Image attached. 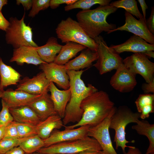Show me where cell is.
<instances>
[{
	"label": "cell",
	"instance_id": "6",
	"mask_svg": "<svg viewBox=\"0 0 154 154\" xmlns=\"http://www.w3.org/2000/svg\"><path fill=\"white\" fill-rule=\"evenodd\" d=\"M25 12L20 20L16 17L9 18V24L5 31L7 43L11 45L14 49L23 46H38L33 39L32 28L24 22Z\"/></svg>",
	"mask_w": 154,
	"mask_h": 154
},
{
	"label": "cell",
	"instance_id": "50",
	"mask_svg": "<svg viewBox=\"0 0 154 154\" xmlns=\"http://www.w3.org/2000/svg\"><path fill=\"white\" fill-rule=\"evenodd\" d=\"M4 90V88H2L1 86H0V98L1 97L2 93Z\"/></svg>",
	"mask_w": 154,
	"mask_h": 154
},
{
	"label": "cell",
	"instance_id": "2",
	"mask_svg": "<svg viewBox=\"0 0 154 154\" xmlns=\"http://www.w3.org/2000/svg\"><path fill=\"white\" fill-rule=\"evenodd\" d=\"M84 70H67L70 81L71 91L70 100L68 103L62 121L64 126L70 123H77L81 119L83 113L81 105L83 100L98 91L92 84L86 86L81 79Z\"/></svg>",
	"mask_w": 154,
	"mask_h": 154
},
{
	"label": "cell",
	"instance_id": "36",
	"mask_svg": "<svg viewBox=\"0 0 154 154\" xmlns=\"http://www.w3.org/2000/svg\"><path fill=\"white\" fill-rule=\"evenodd\" d=\"M20 138L15 122L14 121L5 127L3 139H15Z\"/></svg>",
	"mask_w": 154,
	"mask_h": 154
},
{
	"label": "cell",
	"instance_id": "49",
	"mask_svg": "<svg viewBox=\"0 0 154 154\" xmlns=\"http://www.w3.org/2000/svg\"><path fill=\"white\" fill-rule=\"evenodd\" d=\"M147 57V56L150 57L154 58V52L153 51H150L146 52L144 54Z\"/></svg>",
	"mask_w": 154,
	"mask_h": 154
},
{
	"label": "cell",
	"instance_id": "19",
	"mask_svg": "<svg viewBox=\"0 0 154 154\" xmlns=\"http://www.w3.org/2000/svg\"><path fill=\"white\" fill-rule=\"evenodd\" d=\"M37 114L41 121L51 116L57 114L48 93L42 94L28 105Z\"/></svg>",
	"mask_w": 154,
	"mask_h": 154
},
{
	"label": "cell",
	"instance_id": "16",
	"mask_svg": "<svg viewBox=\"0 0 154 154\" xmlns=\"http://www.w3.org/2000/svg\"><path fill=\"white\" fill-rule=\"evenodd\" d=\"M110 47L119 54L125 52L144 54L147 51L154 50V44H149L134 35L124 42L119 44L112 45Z\"/></svg>",
	"mask_w": 154,
	"mask_h": 154
},
{
	"label": "cell",
	"instance_id": "33",
	"mask_svg": "<svg viewBox=\"0 0 154 154\" xmlns=\"http://www.w3.org/2000/svg\"><path fill=\"white\" fill-rule=\"evenodd\" d=\"M1 104L2 109L0 112V127H6L14 121L10 112L9 108L2 100Z\"/></svg>",
	"mask_w": 154,
	"mask_h": 154
},
{
	"label": "cell",
	"instance_id": "51",
	"mask_svg": "<svg viewBox=\"0 0 154 154\" xmlns=\"http://www.w3.org/2000/svg\"><path fill=\"white\" fill-rule=\"evenodd\" d=\"M25 154H45L39 153H37H37L35 152V153H31V154H26V153H25Z\"/></svg>",
	"mask_w": 154,
	"mask_h": 154
},
{
	"label": "cell",
	"instance_id": "14",
	"mask_svg": "<svg viewBox=\"0 0 154 154\" xmlns=\"http://www.w3.org/2000/svg\"><path fill=\"white\" fill-rule=\"evenodd\" d=\"M116 70L110 81L112 86L121 93L132 91L137 84L136 75L127 69L123 63Z\"/></svg>",
	"mask_w": 154,
	"mask_h": 154
},
{
	"label": "cell",
	"instance_id": "31",
	"mask_svg": "<svg viewBox=\"0 0 154 154\" xmlns=\"http://www.w3.org/2000/svg\"><path fill=\"white\" fill-rule=\"evenodd\" d=\"M15 123L20 138H26L37 135L36 126L16 122Z\"/></svg>",
	"mask_w": 154,
	"mask_h": 154
},
{
	"label": "cell",
	"instance_id": "28",
	"mask_svg": "<svg viewBox=\"0 0 154 154\" xmlns=\"http://www.w3.org/2000/svg\"><path fill=\"white\" fill-rule=\"evenodd\" d=\"M19 146L25 153H35L44 146V141L37 135L24 138L19 143Z\"/></svg>",
	"mask_w": 154,
	"mask_h": 154
},
{
	"label": "cell",
	"instance_id": "7",
	"mask_svg": "<svg viewBox=\"0 0 154 154\" xmlns=\"http://www.w3.org/2000/svg\"><path fill=\"white\" fill-rule=\"evenodd\" d=\"M102 150L96 140L87 136L82 139L60 143L43 147L37 152L45 154H76L86 151Z\"/></svg>",
	"mask_w": 154,
	"mask_h": 154
},
{
	"label": "cell",
	"instance_id": "45",
	"mask_svg": "<svg viewBox=\"0 0 154 154\" xmlns=\"http://www.w3.org/2000/svg\"><path fill=\"white\" fill-rule=\"evenodd\" d=\"M127 152H125L123 154H143L139 149L134 146H129Z\"/></svg>",
	"mask_w": 154,
	"mask_h": 154
},
{
	"label": "cell",
	"instance_id": "12",
	"mask_svg": "<svg viewBox=\"0 0 154 154\" xmlns=\"http://www.w3.org/2000/svg\"><path fill=\"white\" fill-rule=\"evenodd\" d=\"M90 126L85 125L76 128L66 129L63 131L54 130L48 138L44 140V147L56 143L84 138L88 136L89 128Z\"/></svg>",
	"mask_w": 154,
	"mask_h": 154
},
{
	"label": "cell",
	"instance_id": "24",
	"mask_svg": "<svg viewBox=\"0 0 154 154\" xmlns=\"http://www.w3.org/2000/svg\"><path fill=\"white\" fill-rule=\"evenodd\" d=\"M62 46L59 44L56 38H49L46 44L37 47L38 53L41 60L45 62L50 63L54 61L60 51Z\"/></svg>",
	"mask_w": 154,
	"mask_h": 154
},
{
	"label": "cell",
	"instance_id": "40",
	"mask_svg": "<svg viewBox=\"0 0 154 154\" xmlns=\"http://www.w3.org/2000/svg\"><path fill=\"white\" fill-rule=\"evenodd\" d=\"M142 88L145 94L154 93V79L149 83H144Z\"/></svg>",
	"mask_w": 154,
	"mask_h": 154
},
{
	"label": "cell",
	"instance_id": "27",
	"mask_svg": "<svg viewBox=\"0 0 154 154\" xmlns=\"http://www.w3.org/2000/svg\"><path fill=\"white\" fill-rule=\"evenodd\" d=\"M132 128L139 135L146 136L149 141V145L145 154L154 153V124L146 120L139 119Z\"/></svg>",
	"mask_w": 154,
	"mask_h": 154
},
{
	"label": "cell",
	"instance_id": "37",
	"mask_svg": "<svg viewBox=\"0 0 154 154\" xmlns=\"http://www.w3.org/2000/svg\"><path fill=\"white\" fill-rule=\"evenodd\" d=\"M77 0H51L50 1V6L52 9H54L57 8L60 5L66 4L67 5L73 4Z\"/></svg>",
	"mask_w": 154,
	"mask_h": 154
},
{
	"label": "cell",
	"instance_id": "13",
	"mask_svg": "<svg viewBox=\"0 0 154 154\" xmlns=\"http://www.w3.org/2000/svg\"><path fill=\"white\" fill-rule=\"evenodd\" d=\"M15 90L25 92L34 95L48 93L50 82L43 72H40L32 78L25 77L20 81Z\"/></svg>",
	"mask_w": 154,
	"mask_h": 154
},
{
	"label": "cell",
	"instance_id": "44",
	"mask_svg": "<svg viewBox=\"0 0 154 154\" xmlns=\"http://www.w3.org/2000/svg\"><path fill=\"white\" fill-rule=\"evenodd\" d=\"M138 1L141 7L143 14V15L145 21L146 23V10L147 9H148V7L144 0H138Z\"/></svg>",
	"mask_w": 154,
	"mask_h": 154
},
{
	"label": "cell",
	"instance_id": "9",
	"mask_svg": "<svg viewBox=\"0 0 154 154\" xmlns=\"http://www.w3.org/2000/svg\"><path fill=\"white\" fill-rule=\"evenodd\" d=\"M122 62L127 69L135 75H140L146 83H149L154 79V63L144 54L134 53L126 57Z\"/></svg>",
	"mask_w": 154,
	"mask_h": 154
},
{
	"label": "cell",
	"instance_id": "17",
	"mask_svg": "<svg viewBox=\"0 0 154 154\" xmlns=\"http://www.w3.org/2000/svg\"><path fill=\"white\" fill-rule=\"evenodd\" d=\"M41 95H34L23 91L8 89L3 91L1 98L9 108H16L28 106Z\"/></svg>",
	"mask_w": 154,
	"mask_h": 154
},
{
	"label": "cell",
	"instance_id": "52",
	"mask_svg": "<svg viewBox=\"0 0 154 154\" xmlns=\"http://www.w3.org/2000/svg\"><path fill=\"white\" fill-rule=\"evenodd\" d=\"M0 86H1V78H0Z\"/></svg>",
	"mask_w": 154,
	"mask_h": 154
},
{
	"label": "cell",
	"instance_id": "42",
	"mask_svg": "<svg viewBox=\"0 0 154 154\" xmlns=\"http://www.w3.org/2000/svg\"><path fill=\"white\" fill-rule=\"evenodd\" d=\"M16 3L18 5L22 4L25 10L28 11L31 8L33 0H17Z\"/></svg>",
	"mask_w": 154,
	"mask_h": 154
},
{
	"label": "cell",
	"instance_id": "29",
	"mask_svg": "<svg viewBox=\"0 0 154 154\" xmlns=\"http://www.w3.org/2000/svg\"><path fill=\"white\" fill-rule=\"evenodd\" d=\"M109 5L117 8L124 9L126 12L135 16L139 19H144L143 15L138 9L137 2L135 0H121L115 1L110 3Z\"/></svg>",
	"mask_w": 154,
	"mask_h": 154
},
{
	"label": "cell",
	"instance_id": "53",
	"mask_svg": "<svg viewBox=\"0 0 154 154\" xmlns=\"http://www.w3.org/2000/svg\"><path fill=\"white\" fill-rule=\"evenodd\" d=\"M151 154H154V153H151Z\"/></svg>",
	"mask_w": 154,
	"mask_h": 154
},
{
	"label": "cell",
	"instance_id": "23",
	"mask_svg": "<svg viewBox=\"0 0 154 154\" xmlns=\"http://www.w3.org/2000/svg\"><path fill=\"white\" fill-rule=\"evenodd\" d=\"M14 121L16 122L36 126L42 121L28 106L9 108Z\"/></svg>",
	"mask_w": 154,
	"mask_h": 154
},
{
	"label": "cell",
	"instance_id": "38",
	"mask_svg": "<svg viewBox=\"0 0 154 154\" xmlns=\"http://www.w3.org/2000/svg\"><path fill=\"white\" fill-rule=\"evenodd\" d=\"M154 112V104H149L144 106L142 108L140 118L142 119L147 118L150 113Z\"/></svg>",
	"mask_w": 154,
	"mask_h": 154
},
{
	"label": "cell",
	"instance_id": "21",
	"mask_svg": "<svg viewBox=\"0 0 154 154\" xmlns=\"http://www.w3.org/2000/svg\"><path fill=\"white\" fill-rule=\"evenodd\" d=\"M49 91L50 97L57 114L62 119L64 117L66 108L71 96L70 88L60 90L57 88L54 83L50 82Z\"/></svg>",
	"mask_w": 154,
	"mask_h": 154
},
{
	"label": "cell",
	"instance_id": "5",
	"mask_svg": "<svg viewBox=\"0 0 154 154\" xmlns=\"http://www.w3.org/2000/svg\"><path fill=\"white\" fill-rule=\"evenodd\" d=\"M140 113L134 112L128 107L122 106L116 108L110 120L109 128L114 129L115 135L114 141L116 143V148L121 147L123 153L125 149L129 147L126 144L134 141H129L126 138L125 128L127 125L131 123H136L140 117Z\"/></svg>",
	"mask_w": 154,
	"mask_h": 154
},
{
	"label": "cell",
	"instance_id": "48",
	"mask_svg": "<svg viewBox=\"0 0 154 154\" xmlns=\"http://www.w3.org/2000/svg\"><path fill=\"white\" fill-rule=\"evenodd\" d=\"M7 0H0V12H1L3 7L8 4Z\"/></svg>",
	"mask_w": 154,
	"mask_h": 154
},
{
	"label": "cell",
	"instance_id": "22",
	"mask_svg": "<svg viewBox=\"0 0 154 154\" xmlns=\"http://www.w3.org/2000/svg\"><path fill=\"white\" fill-rule=\"evenodd\" d=\"M64 126L62 119L58 114L53 115L41 121L36 126L37 135L44 140L54 130L59 129Z\"/></svg>",
	"mask_w": 154,
	"mask_h": 154
},
{
	"label": "cell",
	"instance_id": "10",
	"mask_svg": "<svg viewBox=\"0 0 154 154\" xmlns=\"http://www.w3.org/2000/svg\"><path fill=\"white\" fill-rule=\"evenodd\" d=\"M116 108L102 122L95 126H90L88 130V136L97 141L102 148L103 154H117L113 147L109 131L110 120Z\"/></svg>",
	"mask_w": 154,
	"mask_h": 154
},
{
	"label": "cell",
	"instance_id": "47",
	"mask_svg": "<svg viewBox=\"0 0 154 154\" xmlns=\"http://www.w3.org/2000/svg\"><path fill=\"white\" fill-rule=\"evenodd\" d=\"M5 127H0V140L3 139L4 136Z\"/></svg>",
	"mask_w": 154,
	"mask_h": 154
},
{
	"label": "cell",
	"instance_id": "46",
	"mask_svg": "<svg viewBox=\"0 0 154 154\" xmlns=\"http://www.w3.org/2000/svg\"><path fill=\"white\" fill-rule=\"evenodd\" d=\"M76 154H103L102 151H86Z\"/></svg>",
	"mask_w": 154,
	"mask_h": 154
},
{
	"label": "cell",
	"instance_id": "43",
	"mask_svg": "<svg viewBox=\"0 0 154 154\" xmlns=\"http://www.w3.org/2000/svg\"><path fill=\"white\" fill-rule=\"evenodd\" d=\"M25 153L19 146L15 147L7 151L5 154H25Z\"/></svg>",
	"mask_w": 154,
	"mask_h": 154
},
{
	"label": "cell",
	"instance_id": "11",
	"mask_svg": "<svg viewBox=\"0 0 154 154\" xmlns=\"http://www.w3.org/2000/svg\"><path fill=\"white\" fill-rule=\"evenodd\" d=\"M124 24L110 31L108 34L118 31L131 33L142 38L148 43L154 44V36L148 30L144 19L137 20L132 15L125 11Z\"/></svg>",
	"mask_w": 154,
	"mask_h": 154
},
{
	"label": "cell",
	"instance_id": "35",
	"mask_svg": "<svg viewBox=\"0 0 154 154\" xmlns=\"http://www.w3.org/2000/svg\"><path fill=\"white\" fill-rule=\"evenodd\" d=\"M154 94H150L140 95L135 102L138 112L141 113L142 108L145 106L153 104Z\"/></svg>",
	"mask_w": 154,
	"mask_h": 154
},
{
	"label": "cell",
	"instance_id": "26",
	"mask_svg": "<svg viewBox=\"0 0 154 154\" xmlns=\"http://www.w3.org/2000/svg\"><path fill=\"white\" fill-rule=\"evenodd\" d=\"M1 86L3 88L11 85H16L20 81V74L11 66L5 64L0 57Z\"/></svg>",
	"mask_w": 154,
	"mask_h": 154
},
{
	"label": "cell",
	"instance_id": "30",
	"mask_svg": "<svg viewBox=\"0 0 154 154\" xmlns=\"http://www.w3.org/2000/svg\"><path fill=\"white\" fill-rule=\"evenodd\" d=\"M110 0H79L70 5H67L64 7V10L68 11L75 9H81L82 10L90 9L94 5L99 4L100 6L109 5Z\"/></svg>",
	"mask_w": 154,
	"mask_h": 154
},
{
	"label": "cell",
	"instance_id": "3",
	"mask_svg": "<svg viewBox=\"0 0 154 154\" xmlns=\"http://www.w3.org/2000/svg\"><path fill=\"white\" fill-rule=\"evenodd\" d=\"M117 9L109 5H100L94 9L79 11L76 15V18L88 35L94 39L103 32L108 33L116 28V25L108 23L106 18Z\"/></svg>",
	"mask_w": 154,
	"mask_h": 154
},
{
	"label": "cell",
	"instance_id": "34",
	"mask_svg": "<svg viewBox=\"0 0 154 154\" xmlns=\"http://www.w3.org/2000/svg\"><path fill=\"white\" fill-rule=\"evenodd\" d=\"M50 0H33L31 9L28 14L33 18L41 10H44L50 6Z\"/></svg>",
	"mask_w": 154,
	"mask_h": 154
},
{
	"label": "cell",
	"instance_id": "8",
	"mask_svg": "<svg viewBox=\"0 0 154 154\" xmlns=\"http://www.w3.org/2000/svg\"><path fill=\"white\" fill-rule=\"evenodd\" d=\"M97 45L98 54L97 62L94 66L102 75L114 69L116 70L123 63L119 54L108 47L103 37L100 35L94 39Z\"/></svg>",
	"mask_w": 154,
	"mask_h": 154
},
{
	"label": "cell",
	"instance_id": "18",
	"mask_svg": "<svg viewBox=\"0 0 154 154\" xmlns=\"http://www.w3.org/2000/svg\"><path fill=\"white\" fill-rule=\"evenodd\" d=\"M37 47L23 46L14 49L10 62H15L19 65L26 63L37 65L46 63L43 61L39 56Z\"/></svg>",
	"mask_w": 154,
	"mask_h": 154
},
{
	"label": "cell",
	"instance_id": "15",
	"mask_svg": "<svg viewBox=\"0 0 154 154\" xmlns=\"http://www.w3.org/2000/svg\"><path fill=\"white\" fill-rule=\"evenodd\" d=\"M39 68L50 82L56 83L64 90L70 88L69 77L63 65H59L54 62L45 63L40 64Z\"/></svg>",
	"mask_w": 154,
	"mask_h": 154
},
{
	"label": "cell",
	"instance_id": "32",
	"mask_svg": "<svg viewBox=\"0 0 154 154\" xmlns=\"http://www.w3.org/2000/svg\"><path fill=\"white\" fill-rule=\"evenodd\" d=\"M25 138L2 139L0 140V154H5L13 148L19 146L21 141Z\"/></svg>",
	"mask_w": 154,
	"mask_h": 154
},
{
	"label": "cell",
	"instance_id": "4",
	"mask_svg": "<svg viewBox=\"0 0 154 154\" xmlns=\"http://www.w3.org/2000/svg\"><path fill=\"white\" fill-rule=\"evenodd\" d=\"M56 32L62 43H76L97 52V45L94 39L88 35L78 21L70 17L60 21Z\"/></svg>",
	"mask_w": 154,
	"mask_h": 154
},
{
	"label": "cell",
	"instance_id": "25",
	"mask_svg": "<svg viewBox=\"0 0 154 154\" xmlns=\"http://www.w3.org/2000/svg\"><path fill=\"white\" fill-rule=\"evenodd\" d=\"M86 48L85 46L76 43L67 42L62 46L54 62L59 65H64L70 59L75 56L79 52Z\"/></svg>",
	"mask_w": 154,
	"mask_h": 154
},
{
	"label": "cell",
	"instance_id": "39",
	"mask_svg": "<svg viewBox=\"0 0 154 154\" xmlns=\"http://www.w3.org/2000/svg\"><path fill=\"white\" fill-rule=\"evenodd\" d=\"M145 24L147 27L150 32L152 34H154V7L151 8L150 15L147 20L146 21Z\"/></svg>",
	"mask_w": 154,
	"mask_h": 154
},
{
	"label": "cell",
	"instance_id": "41",
	"mask_svg": "<svg viewBox=\"0 0 154 154\" xmlns=\"http://www.w3.org/2000/svg\"><path fill=\"white\" fill-rule=\"evenodd\" d=\"M9 24V22L4 16L1 12H0V29L5 31Z\"/></svg>",
	"mask_w": 154,
	"mask_h": 154
},
{
	"label": "cell",
	"instance_id": "20",
	"mask_svg": "<svg viewBox=\"0 0 154 154\" xmlns=\"http://www.w3.org/2000/svg\"><path fill=\"white\" fill-rule=\"evenodd\" d=\"M98 57L97 52L87 48L82 50L78 56L63 65V66L66 71H79L90 67L93 62L97 60Z\"/></svg>",
	"mask_w": 154,
	"mask_h": 154
},
{
	"label": "cell",
	"instance_id": "1",
	"mask_svg": "<svg viewBox=\"0 0 154 154\" xmlns=\"http://www.w3.org/2000/svg\"><path fill=\"white\" fill-rule=\"evenodd\" d=\"M80 107L83 113L80 120L74 125L64 126L65 129L85 125L95 126L107 117L116 107L108 94L102 90L95 92L84 99Z\"/></svg>",
	"mask_w": 154,
	"mask_h": 154
}]
</instances>
